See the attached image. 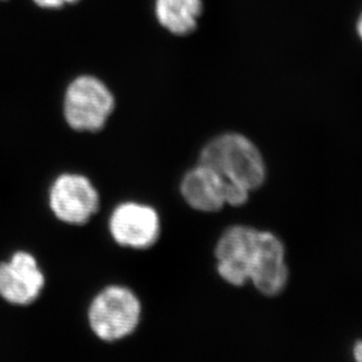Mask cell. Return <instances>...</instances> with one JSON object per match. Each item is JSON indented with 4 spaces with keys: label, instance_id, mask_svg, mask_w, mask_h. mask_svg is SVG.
<instances>
[{
    "label": "cell",
    "instance_id": "obj_1",
    "mask_svg": "<svg viewBox=\"0 0 362 362\" xmlns=\"http://www.w3.org/2000/svg\"><path fill=\"white\" fill-rule=\"evenodd\" d=\"M214 257L220 278L234 287L252 282L264 296H276L288 282L285 246L271 232L230 227L216 243Z\"/></svg>",
    "mask_w": 362,
    "mask_h": 362
},
{
    "label": "cell",
    "instance_id": "obj_2",
    "mask_svg": "<svg viewBox=\"0 0 362 362\" xmlns=\"http://www.w3.org/2000/svg\"><path fill=\"white\" fill-rule=\"evenodd\" d=\"M199 164L250 193L265 182V161L260 151L239 133H223L209 140L199 156Z\"/></svg>",
    "mask_w": 362,
    "mask_h": 362
},
{
    "label": "cell",
    "instance_id": "obj_3",
    "mask_svg": "<svg viewBox=\"0 0 362 362\" xmlns=\"http://www.w3.org/2000/svg\"><path fill=\"white\" fill-rule=\"evenodd\" d=\"M141 303L132 289L110 285L90 301L88 325L93 334L103 341H119L136 332L141 320Z\"/></svg>",
    "mask_w": 362,
    "mask_h": 362
},
{
    "label": "cell",
    "instance_id": "obj_4",
    "mask_svg": "<svg viewBox=\"0 0 362 362\" xmlns=\"http://www.w3.org/2000/svg\"><path fill=\"white\" fill-rule=\"evenodd\" d=\"M115 106L113 93L93 76L76 78L64 95V117L67 125L78 132H98L104 129Z\"/></svg>",
    "mask_w": 362,
    "mask_h": 362
},
{
    "label": "cell",
    "instance_id": "obj_5",
    "mask_svg": "<svg viewBox=\"0 0 362 362\" xmlns=\"http://www.w3.org/2000/svg\"><path fill=\"white\" fill-rule=\"evenodd\" d=\"M185 202L199 212H218L225 205H244L250 192L228 181L214 170L199 164L185 175L180 185Z\"/></svg>",
    "mask_w": 362,
    "mask_h": 362
},
{
    "label": "cell",
    "instance_id": "obj_6",
    "mask_svg": "<svg viewBox=\"0 0 362 362\" xmlns=\"http://www.w3.org/2000/svg\"><path fill=\"white\" fill-rule=\"evenodd\" d=\"M49 209L57 219L69 225H85L98 212L100 198L90 179L64 173L53 181L49 192Z\"/></svg>",
    "mask_w": 362,
    "mask_h": 362
},
{
    "label": "cell",
    "instance_id": "obj_7",
    "mask_svg": "<svg viewBox=\"0 0 362 362\" xmlns=\"http://www.w3.org/2000/svg\"><path fill=\"white\" fill-rule=\"evenodd\" d=\"M113 240L122 247L146 250L160 238V216L152 206L125 202L117 206L108 221Z\"/></svg>",
    "mask_w": 362,
    "mask_h": 362
},
{
    "label": "cell",
    "instance_id": "obj_8",
    "mask_svg": "<svg viewBox=\"0 0 362 362\" xmlns=\"http://www.w3.org/2000/svg\"><path fill=\"white\" fill-rule=\"evenodd\" d=\"M45 286V275L37 259L19 251L10 262L0 264V296L7 303L30 305L38 299Z\"/></svg>",
    "mask_w": 362,
    "mask_h": 362
},
{
    "label": "cell",
    "instance_id": "obj_9",
    "mask_svg": "<svg viewBox=\"0 0 362 362\" xmlns=\"http://www.w3.org/2000/svg\"><path fill=\"white\" fill-rule=\"evenodd\" d=\"M202 11V0H156L154 4V13L161 28L179 37L197 30Z\"/></svg>",
    "mask_w": 362,
    "mask_h": 362
},
{
    "label": "cell",
    "instance_id": "obj_10",
    "mask_svg": "<svg viewBox=\"0 0 362 362\" xmlns=\"http://www.w3.org/2000/svg\"><path fill=\"white\" fill-rule=\"evenodd\" d=\"M35 6L44 10H58L66 5H74L79 3L81 0H32Z\"/></svg>",
    "mask_w": 362,
    "mask_h": 362
},
{
    "label": "cell",
    "instance_id": "obj_11",
    "mask_svg": "<svg viewBox=\"0 0 362 362\" xmlns=\"http://www.w3.org/2000/svg\"><path fill=\"white\" fill-rule=\"evenodd\" d=\"M353 358L356 362H362V340H358L353 346Z\"/></svg>",
    "mask_w": 362,
    "mask_h": 362
},
{
    "label": "cell",
    "instance_id": "obj_12",
    "mask_svg": "<svg viewBox=\"0 0 362 362\" xmlns=\"http://www.w3.org/2000/svg\"><path fill=\"white\" fill-rule=\"evenodd\" d=\"M356 33L359 35L360 40L362 42V11L360 12L358 21H356Z\"/></svg>",
    "mask_w": 362,
    "mask_h": 362
},
{
    "label": "cell",
    "instance_id": "obj_13",
    "mask_svg": "<svg viewBox=\"0 0 362 362\" xmlns=\"http://www.w3.org/2000/svg\"><path fill=\"white\" fill-rule=\"evenodd\" d=\"M0 1H6V0H0Z\"/></svg>",
    "mask_w": 362,
    "mask_h": 362
}]
</instances>
